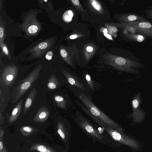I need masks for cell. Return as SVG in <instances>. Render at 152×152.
Instances as JSON below:
<instances>
[{"label": "cell", "instance_id": "obj_8", "mask_svg": "<svg viewBox=\"0 0 152 152\" xmlns=\"http://www.w3.org/2000/svg\"><path fill=\"white\" fill-rule=\"evenodd\" d=\"M63 73L70 84L81 89L84 90L85 88L83 84L75 76L65 71H63Z\"/></svg>", "mask_w": 152, "mask_h": 152}, {"label": "cell", "instance_id": "obj_4", "mask_svg": "<svg viewBox=\"0 0 152 152\" xmlns=\"http://www.w3.org/2000/svg\"><path fill=\"white\" fill-rule=\"evenodd\" d=\"M131 31L152 37V23L149 21H136L126 23Z\"/></svg>", "mask_w": 152, "mask_h": 152}, {"label": "cell", "instance_id": "obj_13", "mask_svg": "<svg viewBox=\"0 0 152 152\" xmlns=\"http://www.w3.org/2000/svg\"><path fill=\"white\" fill-rule=\"evenodd\" d=\"M128 36L131 40L139 42H142L145 39V37L140 34H130Z\"/></svg>", "mask_w": 152, "mask_h": 152}, {"label": "cell", "instance_id": "obj_2", "mask_svg": "<svg viewBox=\"0 0 152 152\" xmlns=\"http://www.w3.org/2000/svg\"><path fill=\"white\" fill-rule=\"evenodd\" d=\"M74 118L78 125L87 135L100 142L104 140L102 135L78 110L76 111Z\"/></svg>", "mask_w": 152, "mask_h": 152}, {"label": "cell", "instance_id": "obj_7", "mask_svg": "<svg viewBox=\"0 0 152 152\" xmlns=\"http://www.w3.org/2000/svg\"><path fill=\"white\" fill-rule=\"evenodd\" d=\"M37 94V89L34 88L27 96L23 108V114L26 113L31 108Z\"/></svg>", "mask_w": 152, "mask_h": 152}, {"label": "cell", "instance_id": "obj_30", "mask_svg": "<svg viewBox=\"0 0 152 152\" xmlns=\"http://www.w3.org/2000/svg\"><path fill=\"white\" fill-rule=\"evenodd\" d=\"M150 14L149 15L150 16V18L151 19H152V10H151L149 12ZM152 20V19H151Z\"/></svg>", "mask_w": 152, "mask_h": 152}, {"label": "cell", "instance_id": "obj_14", "mask_svg": "<svg viewBox=\"0 0 152 152\" xmlns=\"http://www.w3.org/2000/svg\"><path fill=\"white\" fill-rule=\"evenodd\" d=\"M38 30V27L35 25H33L29 26L28 29V32L30 34H33L36 33Z\"/></svg>", "mask_w": 152, "mask_h": 152}, {"label": "cell", "instance_id": "obj_29", "mask_svg": "<svg viewBox=\"0 0 152 152\" xmlns=\"http://www.w3.org/2000/svg\"><path fill=\"white\" fill-rule=\"evenodd\" d=\"M77 37V35L76 34H73L72 35H71L70 37V39H74L76 38Z\"/></svg>", "mask_w": 152, "mask_h": 152}, {"label": "cell", "instance_id": "obj_28", "mask_svg": "<svg viewBox=\"0 0 152 152\" xmlns=\"http://www.w3.org/2000/svg\"><path fill=\"white\" fill-rule=\"evenodd\" d=\"M87 51L89 52H91L93 50V48L91 46H88L86 48Z\"/></svg>", "mask_w": 152, "mask_h": 152}, {"label": "cell", "instance_id": "obj_6", "mask_svg": "<svg viewBox=\"0 0 152 152\" xmlns=\"http://www.w3.org/2000/svg\"><path fill=\"white\" fill-rule=\"evenodd\" d=\"M140 97L139 95H136L132 101V116L137 121L142 119L144 116V113L140 108L141 102Z\"/></svg>", "mask_w": 152, "mask_h": 152}, {"label": "cell", "instance_id": "obj_19", "mask_svg": "<svg viewBox=\"0 0 152 152\" xmlns=\"http://www.w3.org/2000/svg\"><path fill=\"white\" fill-rule=\"evenodd\" d=\"M61 56L63 58H66L67 56V53L66 50L64 49H61L60 51Z\"/></svg>", "mask_w": 152, "mask_h": 152}, {"label": "cell", "instance_id": "obj_15", "mask_svg": "<svg viewBox=\"0 0 152 152\" xmlns=\"http://www.w3.org/2000/svg\"><path fill=\"white\" fill-rule=\"evenodd\" d=\"M86 78L90 88L93 89H94V84L89 75L86 74Z\"/></svg>", "mask_w": 152, "mask_h": 152}, {"label": "cell", "instance_id": "obj_18", "mask_svg": "<svg viewBox=\"0 0 152 152\" xmlns=\"http://www.w3.org/2000/svg\"><path fill=\"white\" fill-rule=\"evenodd\" d=\"M48 46V44L46 42H43L40 43L38 45V48L41 49H44Z\"/></svg>", "mask_w": 152, "mask_h": 152}, {"label": "cell", "instance_id": "obj_32", "mask_svg": "<svg viewBox=\"0 0 152 152\" xmlns=\"http://www.w3.org/2000/svg\"><path fill=\"white\" fill-rule=\"evenodd\" d=\"M103 31L105 33H107V29L106 28Z\"/></svg>", "mask_w": 152, "mask_h": 152}, {"label": "cell", "instance_id": "obj_20", "mask_svg": "<svg viewBox=\"0 0 152 152\" xmlns=\"http://www.w3.org/2000/svg\"><path fill=\"white\" fill-rule=\"evenodd\" d=\"M53 55V52L52 51H49L47 53L45 57L47 59L50 60L52 58Z\"/></svg>", "mask_w": 152, "mask_h": 152}, {"label": "cell", "instance_id": "obj_11", "mask_svg": "<svg viewBox=\"0 0 152 152\" xmlns=\"http://www.w3.org/2000/svg\"><path fill=\"white\" fill-rule=\"evenodd\" d=\"M59 82L55 76L52 75L47 82V87L50 89L53 90L56 88L58 86Z\"/></svg>", "mask_w": 152, "mask_h": 152}, {"label": "cell", "instance_id": "obj_22", "mask_svg": "<svg viewBox=\"0 0 152 152\" xmlns=\"http://www.w3.org/2000/svg\"><path fill=\"white\" fill-rule=\"evenodd\" d=\"M2 50L4 53L6 55L8 54V50L5 45H3L2 46Z\"/></svg>", "mask_w": 152, "mask_h": 152}, {"label": "cell", "instance_id": "obj_3", "mask_svg": "<svg viewBox=\"0 0 152 152\" xmlns=\"http://www.w3.org/2000/svg\"><path fill=\"white\" fill-rule=\"evenodd\" d=\"M41 67L35 69L25 78L20 81L15 89L17 91L15 102L19 100L26 92L39 77Z\"/></svg>", "mask_w": 152, "mask_h": 152}, {"label": "cell", "instance_id": "obj_25", "mask_svg": "<svg viewBox=\"0 0 152 152\" xmlns=\"http://www.w3.org/2000/svg\"><path fill=\"white\" fill-rule=\"evenodd\" d=\"M4 35V29L3 28H0V37L1 38H3Z\"/></svg>", "mask_w": 152, "mask_h": 152}, {"label": "cell", "instance_id": "obj_26", "mask_svg": "<svg viewBox=\"0 0 152 152\" xmlns=\"http://www.w3.org/2000/svg\"><path fill=\"white\" fill-rule=\"evenodd\" d=\"M72 3L76 5H77L79 4V1L78 0H72Z\"/></svg>", "mask_w": 152, "mask_h": 152}, {"label": "cell", "instance_id": "obj_24", "mask_svg": "<svg viewBox=\"0 0 152 152\" xmlns=\"http://www.w3.org/2000/svg\"><path fill=\"white\" fill-rule=\"evenodd\" d=\"M23 130L25 132H31V130L32 129H31L28 126H24L23 128Z\"/></svg>", "mask_w": 152, "mask_h": 152}, {"label": "cell", "instance_id": "obj_23", "mask_svg": "<svg viewBox=\"0 0 152 152\" xmlns=\"http://www.w3.org/2000/svg\"><path fill=\"white\" fill-rule=\"evenodd\" d=\"M38 149L42 152H45L46 150L45 147L42 145L39 146L38 148Z\"/></svg>", "mask_w": 152, "mask_h": 152}, {"label": "cell", "instance_id": "obj_21", "mask_svg": "<svg viewBox=\"0 0 152 152\" xmlns=\"http://www.w3.org/2000/svg\"><path fill=\"white\" fill-rule=\"evenodd\" d=\"M57 132L62 138L64 139L65 138V135L64 133L60 129H59L58 130Z\"/></svg>", "mask_w": 152, "mask_h": 152}, {"label": "cell", "instance_id": "obj_9", "mask_svg": "<svg viewBox=\"0 0 152 152\" xmlns=\"http://www.w3.org/2000/svg\"><path fill=\"white\" fill-rule=\"evenodd\" d=\"M23 99L22 98L12 110L10 117L11 121L16 119L20 114L23 105Z\"/></svg>", "mask_w": 152, "mask_h": 152}, {"label": "cell", "instance_id": "obj_10", "mask_svg": "<svg viewBox=\"0 0 152 152\" xmlns=\"http://www.w3.org/2000/svg\"><path fill=\"white\" fill-rule=\"evenodd\" d=\"M49 114V110L45 107L43 106L38 110L35 116V118L39 120L45 119L48 117Z\"/></svg>", "mask_w": 152, "mask_h": 152}, {"label": "cell", "instance_id": "obj_5", "mask_svg": "<svg viewBox=\"0 0 152 152\" xmlns=\"http://www.w3.org/2000/svg\"><path fill=\"white\" fill-rule=\"evenodd\" d=\"M18 70L15 66H10L6 67L0 76L1 84L3 86H9L16 78Z\"/></svg>", "mask_w": 152, "mask_h": 152}, {"label": "cell", "instance_id": "obj_27", "mask_svg": "<svg viewBox=\"0 0 152 152\" xmlns=\"http://www.w3.org/2000/svg\"><path fill=\"white\" fill-rule=\"evenodd\" d=\"M104 35L106 37H107L108 38L110 39H111V40L113 39L112 37L109 34L107 33H104Z\"/></svg>", "mask_w": 152, "mask_h": 152}, {"label": "cell", "instance_id": "obj_12", "mask_svg": "<svg viewBox=\"0 0 152 152\" xmlns=\"http://www.w3.org/2000/svg\"><path fill=\"white\" fill-rule=\"evenodd\" d=\"M54 99L58 107L62 109H65L66 108V102L63 96L59 95H56L54 96Z\"/></svg>", "mask_w": 152, "mask_h": 152}, {"label": "cell", "instance_id": "obj_16", "mask_svg": "<svg viewBox=\"0 0 152 152\" xmlns=\"http://www.w3.org/2000/svg\"><path fill=\"white\" fill-rule=\"evenodd\" d=\"M67 13L68 15H64V19L66 20L70 21L71 20L73 16V13L71 10H69Z\"/></svg>", "mask_w": 152, "mask_h": 152}, {"label": "cell", "instance_id": "obj_17", "mask_svg": "<svg viewBox=\"0 0 152 152\" xmlns=\"http://www.w3.org/2000/svg\"><path fill=\"white\" fill-rule=\"evenodd\" d=\"M92 4L94 8L97 10H99L100 9V6L99 4L95 0L92 1Z\"/></svg>", "mask_w": 152, "mask_h": 152}, {"label": "cell", "instance_id": "obj_31", "mask_svg": "<svg viewBox=\"0 0 152 152\" xmlns=\"http://www.w3.org/2000/svg\"><path fill=\"white\" fill-rule=\"evenodd\" d=\"M3 144L2 142L1 141L0 142V150H1L3 148Z\"/></svg>", "mask_w": 152, "mask_h": 152}, {"label": "cell", "instance_id": "obj_1", "mask_svg": "<svg viewBox=\"0 0 152 152\" xmlns=\"http://www.w3.org/2000/svg\"><path fill=\"white\" fill-rule=\"evenodd\" d=\"M79 97L94 116L110 128L121 131V128L120 125L102 112L87 96L82 93L80 94Z\"/></svg>", "mask_w": 152, "mask_h": 152}]
</instances>
